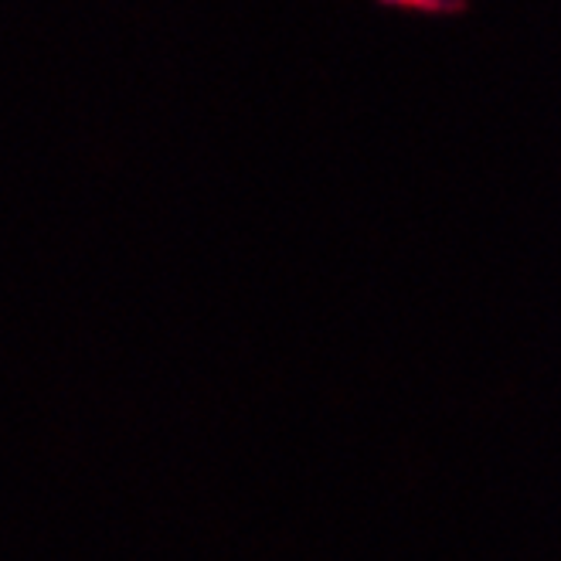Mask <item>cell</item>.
Wrapping results in <instances>:
<instances>
[{"label": "cell", "instance_id": "6da1fadb", "mask_svg": "<svg viewBox=\"0 0 561 561\" xmlns=\"http://www.w3.org/2000/svg\"><path fill=\"white\" fill-rule=\"evenodd\" d=\"M378 4L399 11H419V14H459L467 8V0H378Z\"/></svg>", "mask_w": 561, "mask_h": 561}]
</instances>
